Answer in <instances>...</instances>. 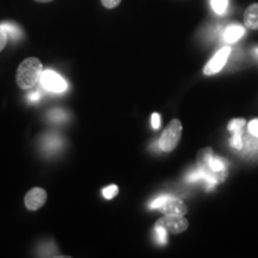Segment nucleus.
I'll use <instances>...</instances> for the list:
<instances>
[{"instance_id":"obj_1","label":"nucleus","mask_w":258,"mask_h":258,"mask_svg":"<svg viewBox=\"0 0 258 258\" xmlns=\"http://www.w3.org/2000/svg\"><path fill=\"white\" fill-rule=\"evenodd\" d=\"M196 163H198L200 178L208 180L211 185L224 183L227 179V161L224 158L215 157L212 147H205L200 150L196 157Z\"/></svg>"},{"instance_id":"obj_2","label":"nucleus","mask_w":258,"mask_h":258,"mask_svg":"<svg viewBox=\"0 0 258 258\" xmlns=\"http://www.w3.org/2000/svg\"><path fill=\"white\" fill-rule=\"evenodd\" d=\"M43 66L37 57H28L18 66L16 72V83L22 90H30L40 83Z\"/></svg>"},{"instance_id":"obj_3","label":"nucleus","mask_w":258,"mask_h":258,"mask_svg":"<svg viewBox=\"0 0 258 258\" xmlns=\"http://www.w3.org/2000/svg\"><path fill=\"white\" fill-rule=\"evenodd\" d=\"M183 125L178 118H173L164 129L163 134L159 139V147L164 152H172L178 146L180 138H182Z\"/></svg>"},{"instance_id":"obj_4","label":"nucleus","mask_w":258,"mask_h":258,"mask_svg":"<svg viewBox=\"0 0 258 258\" xmlns=\"http://www.w3.org/2000/svg\"><path fill=\"white\" fill-rule=\"evenodd\" d=\"M156 226L163 227L167 233L179 234L188 228L189 222L184 218V215H171L165 214L164 217L158 219Z\"/></svg>"},{"instance_id":"obj_5","label":"nucleus","mask_w":258,"mask_h":258,"mask_svg":"<svg viewBox=\"0 0 258 258\" xmlns=\"http://www.w3.org/2000/svg\"><path fill=\"white\" fill-rule=\"evenodd\" d=\"M40 83L44 89L50 92L61 93L63 92L64 90H67L66 80H64L61 76H59L56 72H53V71L50 70L43 71V72H42Z\"/></svg>"},{"instance_id":"obj_6","label":"nucleus","mask_w":258,"mask_h":258,"mask_svg":"<svg viewBox=\"0 0 258 258\" xmlns=\"http://www.w3.org/2000/svg\"><path fill=\"white\" fill-rule=\"evenodd\" d=\"M231 54V48L230 47H224L221 48L220 50L217 51L214 56L212 57L211 60L208 61L207 64L203 69V73L206 76H213V74L220 72V71L224 69L226 64V61H227L228 56Z\"/></svg>"},{"instance_id":"obj_7","label":"nucleus","mask_w":258,"mask_h":258,"mask_svg":"<svg viewBox=\"0 0 258 258\" xmlns=\"http://www.w3.org/2000/svg\"><path fill=\"white\" fill-rule=\"evenodd\" d=\"M48 195L47 191L44 189L38 188V186H35L31 190L25 194L24 196V203L25 207L29 211H38V209L42 208L44 206V203L47 202Z\"/></svg>"},{"instance_id":"obj_8","label":"nucleus","mask_w":258,"mask_h":258,"mask_svg":"<svg viewBox=\"0 0 258 258\" xmlns=\"http://www.w3.org/2000/svg\"><path fill=\"white\" fill-rule=\"evenodd\" d=\"M159 209L164 214L171 215H185L188 213V207L185 203L175 196H166L165 201Z\"/></svg>"},{"instance_id":"obj_9","label":"nucleus","mask_w":258,"mask_h":258,"mask_svg":"<svg viewBox=\"0 0 258 258\" xmlns=\"http://www.w3.org/2000/svg\"><path fill=\"white\" fill-rule=\"evenodd\" d=\"M245 125L244 118H233L230 123H228V131L233 133L232 137L231 145L237 150H240L243 147V140H241V129Z\"/></svg>"},{"instance_id":"obj_10","label":"nucleus","mask_w":258,"mask_h":258,"mask_svg":"<svg viewBox=\"0 0 258 258\" xmlns=\"http://www.w3.org/2000/svg\"><path fill=\"white\" fill-rule=\"evenodd\" d=\"M244 24L251 30H258V3H253L245 10Z\"/></svg>"},{"instance_id":"obj_11","label":"nucleus","mask_w":258,"mask_h":258,"mask_svg":"<svg viewBox=\"0 0 258 258\" xmlns=\"http://www.w3.org/2000/svg\"><path fill=\"white\" fill-rule=\"evenodd\" d=\"M244 35V28L240 25H231L226 29L224 38L228 43H234Z\"/></svg>"},{"instance_id":"obj_12","label":"nucleus","mask_w":258,"mask_h":258,"mask_svg":"<svg viewBox=\"0 0 258 258\" xmlns=\"http://www.w3.org/2000/svg\"><path fill=\"white\" fill-rule=\"evenodd\" d=\"M4 29L6 35H8V38L12 41H17L19 38L22 37L23 35V31L22 29L19 28V25H17L16 23H11V22H5V23L0 24Z\"/></svg>"},{"instance_id":"obj_13","label":"nucleus","mask_w":258,"mask_h":258,"mask_svg":"<svg viewBox=\"0 0 258 258\" xmlns=\"http://www.w3.org/2000/svg\"><path fill=\"white\" fill-rule=\"evenodd\" d=\"M227 5L228 0H212V8L218 15L225 14V11L227 10Z\"/></svg>"},{"instance_id":"obj_14","label":"nucleus","mask_w":258,"mask_h":258,"mask_svg":"<svg viewBox=\"0 0 258 258\" xmlns=\"http://www.w3.org/2000/svg\"><path fill=\"white\" fill-rule=\"evenodd\" d=\"M154 231H156V238L159 244H166L167 241V232L163 227L159 226H154Z\"/></svg>"},{"instance_id":"obj_15","label":"nucleus","mask_w":258,"mask_h":258,"mask_svg":"<svg viewBox=\"0 0 258 258\" xmlns=\"http://www.w3.org/2000/svg\"><path fill=\"white\" fill-rule=\"evenodd\" d=\"M117 192H118V186L115 185V184L109 185L108 188L103 189V195H104V198H105L106 200L114 199L115 196L117 195Z\"/></svg>"},{"instance_id":"obj_16","label":"nucleus","mask_w":258,"mask_h":258,"mask_svg":"<svg viewBox=\"0 0 258 258\" xmlns=\"http://www.w3.org/2000/svg\"><path fill=\"white\" fill-rule=\"evenodd\" d=\"M8 40H9L8 35H6L5 30L3 29L2 25H0V51L6 47V44H8Z\"/></svg>"},{"instance_id":"obj_17","label":"nucleus","mask_w":258,"mask_h":258,"mask_svg":"<svg viewBox=\"0 0 258 258\" xmlns=\"http://www.w3.org/2000/svg\"><path fill=\"white\" fill-rule=\"evenodd\" d=\"M247 128H249L250 133L252 134L254 138L258 139V118L251 121L250 123H249V125H247Z\"/></svg>"},{"instance_id":"obj_18","label":"nucleus","mask_w":258,"mask_h":258,"mask_svg":"<svg viewBox=\"0 0 258 258\" xmlns=\"http://www.w3.org/2000/svg\"><path fill=\"white\" fill-rule=\"evenodd\" d=\"M101 3L106 9H115L120 5L121 0H101Z\"/></svg>"},{"instance_id":"obj_19","label":"nucleus","mask_w":258,"mask_h":258,"mask_svg":"<svg viewBox=\"0 0 258 258\" xmlns=\"http://www.w3.org/2000/svg\"><path fill=\"white\" fill-rule=\"evenodd\" d=\"M49 116H50V120H57V121H60V120H64V117H66V115H64V112L63 111H61V110H59V109H57V110H53L49 114Z\"/></svg>"},{"instance_id":"obj_20","label":"nucleus","mask_w":258,"mask_h":258,"mask_svg":"<svg viewBox=\"0 0 258 258\" xmlns=\"http://www.w3.org/2000/svg\"><path fill=\"white\" fill-rule=\"evenodd\" d=\"M166 196H159V198L154 200V201L152 202V205H151V208L153 209H159L161 207V205H163L164 201H165Z\"/></svg>"},{"instance_id":"obj_21","label":"nucleus","mask_w":258,"mask_h":258,"mask_svg":"<svg viewBox=\"0 0 258 258\" xmlns=\"http://www.w3.org/2000/svg\"><path fill=\"white\" fill-rule=\"evenodd\" d=\"M151 120H152V127L154 129H158L160 127V115L157 114V112H154V114H152V116H151Z\"/></svg>"},{"instance_id":"obj_22","label":"nucleus","mask_w":258,"mask_h":258,"mask_svg":"<svg viewBox=\"0 0 258 258\" xmlns=\"http://www.w3.org/2000/svg\"><path fill=\"white\" fill-rule=\"evenodd\" d=\"M40 98H41V95H40V92H37V91L31 92L30 95L28 96V99L30 102H38L40 101Z\"/></svg>"},{"instance_id":"obj_23","label":"nucleus","mask_w":258,"mask_h":258,"mask_svg":"<svg viewBox=\"0 0 258 258\" xmlns=\"http://www.w3.org/2000/svg\"><path fill=\"white\" fill-rule=\"evenodd\" d=\"M35 2L42 3V4H46V3H50V2H53V0H35Z\"/></svg>"},{"instance_id":"obj_24","label":"nucleus","mask_w":258,"mask_h":258,"mask_svg":"<svg viewBox=\"0 0 258 258\" xmlns=\"http://www.w3.org/2000/svg\"><path fill=\"white\" fill-rule=\"evenodd\" d=\"M256 53H257V54H258V49H256Z\"/></svg>"}]
</instances>
